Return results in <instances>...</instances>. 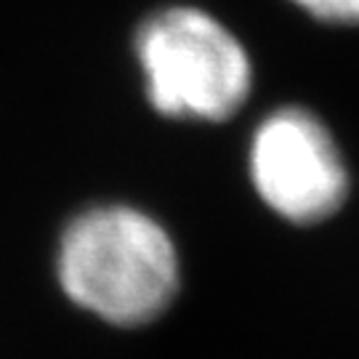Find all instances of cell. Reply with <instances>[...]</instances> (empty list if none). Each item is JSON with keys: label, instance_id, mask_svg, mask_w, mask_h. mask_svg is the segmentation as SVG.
Instances as JSON below:
<instances>
[{"label": "cell", "instance_id": "3", "mask_svg": "<svg viewBox=\"0 0 359 359\" xmlns=\"http://www.w3.org/2000/svg\"><path fill=\"white\" fill-rule=\"evenodd\" d=\"M248 170L264 205L290 224H320L348 197L351 176L330 126L304 104H283L258 120Z\"/></svg>", "mask_w": 359, "mask_h": 359}, {"label": "cell", "instance_id": "4", "mask_svg": "<svg viewBox=\"0 0 359 359\" xmlns=\"http://www.w3.org/2000/svg\"><path fill=\"white\" fill-rule=\"evenodd\" d=\"M309 19L327 27H359V0H287Z\"/></svg>", "mask_w": 359, "mask_h": 359}, {"label": "cell", "instance_id": "1", "mask_svg": "<svg viewBox=\"0 0 359 359\" xmlns=\"http://www.w3.org/2000/svg\"><path fill=\"white\" fill-rule=\"evenodd\" d=\"M59 280L83 309L136 327L170 306L179 290V256L168 231L142 210L93 208L67 226Z\"/></svg>", "mask_w": 359, "mask_h": 359}, {"label": "cell", "instance_id": "2", "mask_svg": "<svg viewBox=\"0 0 359 359\" xmlns=\"http://www.w3.org/2000/svg\"><path fill=\"white\" fill-rule=\"evenodd\" d=\"M136 59L147 99L173 120L224 123L253 93L245 43L205 8L170 6L136 32Z\"/></svg>", "mask_w": 359, "mask_h": 359}]
</instances>
